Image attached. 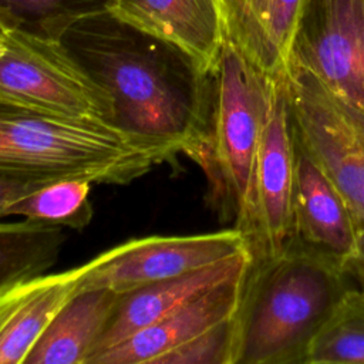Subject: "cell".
I'll list each match as a JSON object with an SVG mask.
<instances>
[{"instance_id": "obj_21", "label": "cell", "mask_w": 364, "mask_h": 364, "mask_svg": "<svg viewBox=\"0 0 364 364\" xmlns=\"http://www.w3.org/2000/svg\"><path fill=\"white\" fill-rule=\"evenodd\" d=\"M233 317L168 351L154 364H232Z\"/></svg>"}, {"instance_id": "obj_22", "label": "cell", "mask_w": 364, "mask_h": 364, "mask_svg": "<svg viewBox=\"0 0 364 364\" xmlns=\"http://www.w3.org/2000/svg\"><path fill=\"white\" fill-rule=\"evenodd\" d=\"M343 269L350 280V283L361 290H364V229L358 235V246L355 253L347 259Z\"/></svg>"}, {"instance_id": "obj_20", "label": "cell", "mask_w": 364, "mask_h": 364, "mask_svg": "<svg viewBox=\"0 0 364 364\" xmlns=\"http://www.w3.org/2000/svg\"><path fill=\"white\" fill-rule=\"evenodd\" d=\"M109 0H0L16 27L53 36L55 28L71 17L107 9Z\"/></svg>"}, {"instance_id": "obj_23", "label": "cell", "mask_w": 364, "mask_h": 364, "mask_svg": "<svg viewBox=\"0 0 364 364\" xmlns=\"http://www.w3.org/2000/svg\"><path fill=\"white\" fill-rule=\"evenodd\" d=\"M36 185H26L0 175V219L4 218L7 206L17 198L34 191Z\"/></svg>"}, {"instance_id": "obj_6", "label": "cell", "mask_w": 364, "mask_h": 364, "mask_svg": "<svg viewBox=\"0 0 364 364\" xmlns=\"http://www.w3.org/2000/svg\"><path fill=\"white\" fill-rule=\"evenodd\" d=\"M283 75L294 138L323 166L364 229V114L296 64L287 63Z\"/></svg>"}, {"instance_id": "obj_26", "label": "cell", "mask_w": 364, "mask_h": 364, "mask_svg": "<svg viewBox=\"0 0 364 364\" xmlns=\"http://www.w3.org/2000/svg\"><path fill=\"white\" fill-rule=\"evenodd\" d=\"M0 101H4V100H1V98H0ZM6 102H7V101H6ZM10 104H11V102H10Z\"/></svg>"}, {"instance_id": "obj_8", "label": "cell", "mask_w": 364, "mask_h": 364, "mask_svg": "<svg viewBox=\"0 0 364 364\" xmlns=\"http://www.w3.org/2000/svg\"><path fill=\"white\" fill-rule=\"evenodd\" d=\"M287 63L364 114V0H307Z\"/></svg>"}, {"instance_id": "obj_24", "label": "cell", "mask_w": 364, "mask_h": 364, "mask_svg": "<svg viewBox=\"0 0 364 364\" xmlns=\"http://www.w3.org/2000/svg\"><path fill=\"white\" fill-rule=\"evenodd\" d=\"M11 27H16L14 21H13L6 13L0 11V38H1V37L6 34V31H7L9 28H11Z\"/></svg>"}, {"instance_id": "obj_13", "label": "cell", "mask_w": 364, "mask_h": 364, "mask_svg": "<svg viewBox=\"0 0 364 364\" xmlns=\"http://www.w3.org/2000/svg\"><path fill=\"white\" fill-rule=\"evenodd\" d=\"M107 10L176 46L203 73L213 65L225 38L218 0H109Z\"/></svg>"}, {"instance_id": "obj_9", "label": "cell", "mask_w": 364, "mask_h": 364, "mask_svg": "<svg viewBox=\"0 0 364 364\" xmlns=\"http://www.w3.org/2000/svg\"><path fill=\"white\" fill-rule=\"evenodd\" d=\"M245 250H249L246 239L236 228L199 235L129 239L88 260L80 287H108L122 294Z\"/></svg>"}, {"instance_id": "obj_10", "label": "cell", "mask_w": 364, "mask_h": 364, "mask_svg": "<svg viewBox=\"0 0 364 364\" xmlns=\"http://www.w3.org/2000/svg\"><path fill=\"white\" fill-rule=\"evenodd\" d=\"M360 230L361 228L340 189L294 138L291 243L316 250L344 264L357 250Z\"/></svg>"}, {"instance_id": "obj_15", "label": "cell", "mask_w": 364, "mask_h": 364, "mask_svg": "<svg viewBox=\"0 0 364 364\" xmlns=\"http://www.w3.org/2000/svg\"><path fill=\"white\" fill-rule=\"evenodd\" d=\"M225 37L272 77L284 73L307 0H218Z\"/></svg>"}, {"instance_id": "obj_16", "label": "cell", "mask_w": 364, "mask_h": 364, "mask_svg": "<svg viewBox=\"0 0 364 364\" xmlns=\"http://www.w3.org/2000/svg\"><path fill=\"white\" fill-rule=\"evenodd\" d=\"M119 296L108 287H80L47 324L24 364H87Z\"/></svg>"}, {"instance_id": "obj_19", "label": "cell", "mask_w": 364, "mask_h": 364, "mask_svg": "<svg viewBox=\"0 0 364 364\" xmlns=\"http://www.w3.org/2000/svg\"><path fill=\"white\" fill-rule=\"evenodd\" d=\"M90 191L91 182L85 179L46 183L13 200L4 218L21 216L28 220L82 229L92 219Z\"/></svg>"}, {"instance_id": "obj_25", "label": "cell", "mask_w": 364, "mask_h": 364, "mask_svg": "<svg viewBox=\"0 0 364 364\" xmlns=\"http://www.w3.org/2000/svg\"><path fill=\"white\" fill-rule=\"evenodd\" d=\"M4 53H6V44H4V41L0 38V58L4 55Z\"/></svg>"}, {"instance_id": "obj_3", "label": "cell", "mask_w": 364, "mask_h": 364, "mask_svg": "<svg viewBox=\"0 0 364 364\" xmlns=\"http://www.w3.org/2000/svg\"><path fill=\"white\" fill-rule=\"evenodd\" d=\"M162 158L111 122L0 101V175L41 186L65 179L128 185Z\"/></svg>"}, {"instance_id": "obj_11", "label": "cell", "mask_w": 364, "mask_h": 364, "mask_svg": "<svg viewBox=\"0 0 364 364\" xmlns=\"http://www.w3.org/2000/svg\"><path fill=\"white\" fill-rule=\"evenodd\" d=\"M252 256L249 250L200 269L149 283L119 296L117 309L97 341L90 361L156 320L165 317L193 297L230 279L245 274Z\"/></svg>"}, {"instance_id": "obj_1", "label": "cell", "mask_w": 364, "mask_h": 364, "mask_svg": "<svg viewBox=\"0 0 364 364\" xmlns=\"http://www.w3.org/2000/svg\"><path fill=\"white\" fill-rule=\"evenodd\" d=\"M114 101L111 124L165 162L188 154L203 125L208 73L176 46L107 9L68 18L53 33Z\"/></svg>"}, {"instance_id": "obj_17", "label": "cell", "mask_w": 364, "mask_h": 364, "mask_svg": "<svg viewBox=\"0 0 364 364\" xmlns=\"http://www.w3.org/2000/svg\"><path fill=\"white\" fill-rule=\"evenodd\" d=\"M65 240L61 226L23 219L0 222V287L46 273L58 259Z\"/></svg>"}, {"instance_id": "obj_5", "label": "cell", "mask_w": 364, "mask_h": 364, "mask_svg": "<svg viewBox=\"0 0 364 364\" xmlns=\"http://www.w3.org/2000/svg\"><path fill=\"white\" fill-rule=\"evenodd\" d=\"M0 98L40 112L111 122L114 101L58 38L11 27L1 37Z\"/></svg>"}, {"instance_id": "obj_12", "label": "cell", "mask_w": 364, "mask_h": 364, "mask_svg": "<svg viewBox=\"0 0 364 364\" xmlns=\"http://www.w3.org/2000/svg\"><path fill=\"white\" fill-rule=\"evenodd\" d=\"M245 276L193 297L121 344L95 355L90 364H154L168 351L230 320L239 306Z\"/></svg>"}, {"instance_id": "obj_14", "label": "cell", "mask_w": 364, "mask_h": 364, "mask_svg": "<svg viewBox=\"0 0 364 364\" xmlns=\"http://www.w3.org/2000/svg\"><path fill=\"white\" fill-rule=\"evenodd\" d=\"M85 270L87 262L0 287V364H24L47 324L80 289Z\"/></svg>"}, {"instance_id": "obj_2", "label": "cell", "mask_w": 364, "mask_h": 364, "mask_svg": "<svg viewBox=\"0 0 364 364\" xmlns=\"http://www.w3.org/2000/svg\"><path fill=\"white\" fill-rule=\"evenodd\" d=\"M350 286L340 262L297 243L250 260L233 317L232 364H300Z\"/></svg>"}, {"instance_id": "obj_18", "label": "cell", "mask_w": 364, "mask_h": 364, "mask_svg": "<svg viewBox=\"0 0 364 364\" xmlns=\"http://www.w3.org/2000/svg\"><path fill=\"white\" fill-rule=\"evenodd\" d=\"M364 364V290L350 286L316 331L300 364Z\"/></svg>"}, {"instance_id": "obj_7", "label": "cell", "mask_w": 364, "mask_h": 364, "mask_svg": "<svg viewBox=\"0 0 364 364\" xmlns=\"http://www.w3.org/2000/svg\"><path fill=\"white\" fill-rule=\"evenodd\" d=\"M294 136L284 75L276 77L256 156L243 236L252 260L282 253L293 237Z\"/></svg>"}, {"instance_id": "obj_4", "label": "cell", "mask_w": 364, "mask_h": 364, "mask_svg": "<svg viewBox=\"0 0 364 364\" xmlns=\"http://www.w3.org/2000/svg\"><path fill=\"white\" fill-rule=\"evenodd\" d=\"M274 81L225 37L208 71L202 131L186 154L206 176L209 206L242 233Z\"/></svg>"}]
</instances>
